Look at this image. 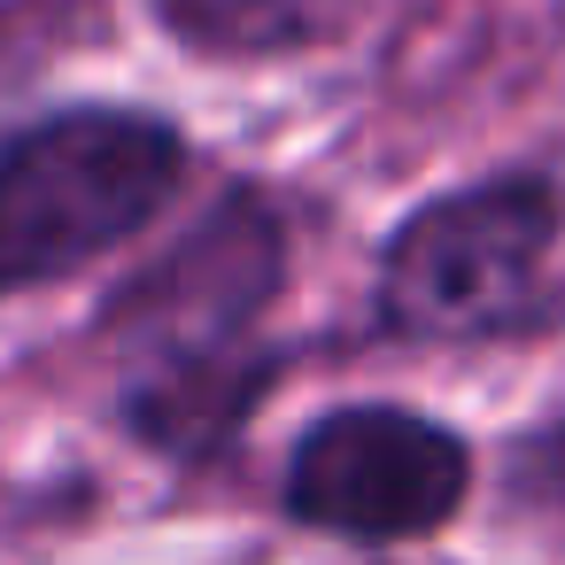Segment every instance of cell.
<instances>
[{
  "mask_svg": "<svg viewBox=\"0 0 565 565\" xmlns=\"http://www.w3.org/2000/svg\"><path fill=\"white\" fill-rule=\"evenodd\" d=\"M179 186V132L132 109H71L0 148V295L78 271Z\"/></svg>",
  "mask_w": 565,
  "mask_h": 565,
  "instance_id": "1",
  "label": "cell"
},
{
  "mask_svg": "<svg viewBox=\"0 0 565 565\" xmlns=\"http://www.w3.org/2000/svg\"><path fill=\"white\" fill-rule=\"evenodd\" d=\"M565 202L534 171L480 179L395 225L380 256V318L411 341H488L534 318Z\"/></svg>",
  "mask_w": 565,
  "mask_h": 565,
  "instance_id": "2",
  "label": "cell"
},
{
  "mask_svg": "<svg viewBox=\"0 0 565 565\" xmlns=\"http://www.w3.org/2000/svg\"><path fill=\"white\" fill-rule=\"evenodd\" d=\"M465 434L403 403L326 411L287 457V511L349 542H418L465 503Z\"/></svg>",
  "mask_w": 565,
  "mask_h": 565,
  "instance_id": "3",
  "label": "cell"
}]
</instances>
